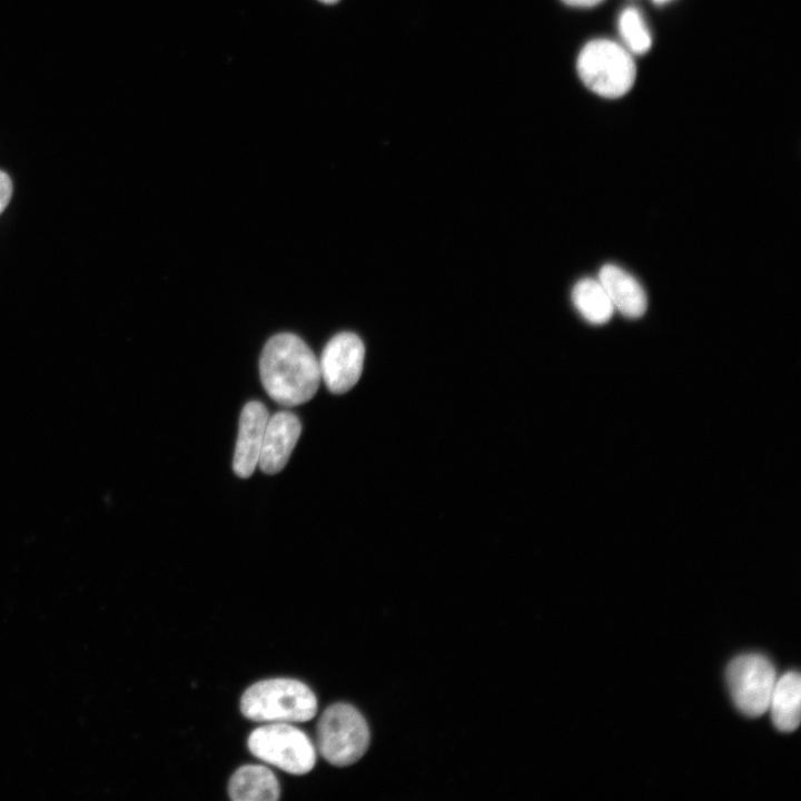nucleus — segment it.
Masks as SVG:
<instances>
[{
  "label": "nucleus",
  "mask_w": 801,
  "mask_h": 801,
  "mask_svg": "<svg viewBox=\"0 0 801 801\" xmlns=\"http://www.w3.org/2000/svg\"><path fill=\"white\" fill-rule=\"evenodd\" d=\"M259 373L269 397L287 407L312 399L322 379L317 357L291 333H279L267 340L260 354Z\"/></svg>",
  "instance_id": "obj_1"
},
{
  "label": "nucleus",
  "mask_w": 801,
  "mask_h": 801,
  "mask_svg": "<svg viewBox=\"0 0 801 801\" xmlns=\"http://www.w3.org/2000/svg\"><path fill=\"white\" fill-rule=\"evenodd\" d=\"M241 713L257 722H306L317 712V699L303 682L268 679L249 686L240 700Z\"/></svg>",
  "instance_id": "obj_2"
},
{
  "label": "nucleus",
  "mask_w": 801,
  "mask_h": 801,
  "mask_svg": "<svg viewBox=\"0 0 801 801\" xmlns=\"http://www.w3.org/2000/svg\"><path fill=\"white\" fill-rule=\"evenodd\" d=\"M576 66L583 83L605 98L625 95L636 76L635 63L629 51L609 39L587 42L578 55Z\"/></svg>",
  "instance_id": "obj_3"
},
{
  "label": "nucleus",
  "mask_w": 801,
  "mask_h": 801,
  "mask_svg": "<svg viewBox=\"0 0 801 801\" xmlns=\"http://www.w3.org/2000/svg\"><path fill=\"white\" fill-rule=\"evenodd\" d=\"M369 729L350 704L328 706L317 723V746L323 758L337 767L358 761L369 744Z\"/></svg>",
  "instance_id": "obj_4"
},
{
  "label": "nucleus",
  "mask_w": 801,
  "mask_h": 801,
  "mask_svg": "<svg viewBox=\"0 0 801 801\" xmlns=\"http://www.w3.org/2000/svg\"><path fill=\"white\" fill-rule=\"evenodd\" d=\"M248 748L258 759L291 774L309 772L316 761L309 738L289 723L271 722L255 729Z\"/></svg>",
  "instance_id": "obj_5"
},
{
  "label": "nucleus",
  "mask_w": 801,
  "mask_h": 801,
  "mask_svg": "<svg viewBox=\"0 0 801 801\" xmlns=\"http://www.w3.org/2000/svg\"><path fill=\"white\" fill-rule=\"evenodd\" d=\"M777 679L769 659L756 653L733 659L726 669L731 696L738 709L751 718L768 711Z\"/></svg>",
  "instance_id": "obj_6"
},
{
  "label": "nucleus",
  "mask_w": 801,
  "mask_h": 801,
  "mask_svg": "<svg viewBox=\"0 0 801 801\" xmlns=\"http://www.w3.org/2000/svg\"><path fill=\"white\" fill-rule=\"evenodd\" d=\"M364 358L365 347L356 334L342 332L332 337L318 359L329 392L343 394L353 388L362 375Z\"/></svg>",
  "instance_id": "obj_7"
},
{
  "label": "nucleus",
  "mask_w": 801,
  "mask_h": 801,
  "mask_svg": "<svg viewBox=\"0 0 801 801\" xmlns=\"http://www.w3.org/2000/svg\"><path fill=\"white\" fill-rule=\"evenodd\" d=\"M301 433L296 415L281 411L269 416L266 424L258 466L265 474L280 472L291 455Z\"/></svg>",
  "instance_id": "obj_8"
},
{
  "label": "nucleus",
  "mask_w": 801,
  "mask_h": 801,
  "mask_svg": "<svg viewBox=\"0 0 801 801\" xmlns=\"http://www.w3.org/2000/svg\"><path fill=\"white\" fill-rule=\"evenodd\" d=\"M268 418L266 406L258 400L248 402L241 411L233 459L234 472L241 478L251 476L258 466Z\"/></svg>",
  "instance_id": "obj_9"
},
{
  "label": "nucleus",
  "mask_w": 801,
  "mask_h": 801,
  "mask_svg": "<svg viewBox=\"0 0 801 801\" xmlns=\"http://www.w3.org/2000/svg\"><path fill=\"white\" fill-rule=\"evenodd\" d=\"M597 279L615 310L627 318H639L645 313V291L631 274L616 265L606 264L600 269Z\"/></svg>",
  "instance_id": "obj_10"
},
{
  "label": "nucleus",
  "mask_w": 801,
  "mask_h": 801,
  "mask_svg": "<svg viewBox=\"0 0 801 801\" xmlns=\"http://www.w3.org/2000/svg\"><path fill=\"white\" fill-rule=\"evenodd\" d=\"M228 793L235 801H275L279 798L280 789L268 768L247 764L230 778Z\"/></svg>",
  "instance_id": "obj_11"
},
{
  "label": "nucleus",
  "mask_w": 801,
  "mask_h": 801,
  "mask_svg": "<svg viewBox=\"0 0 801 801\" xmlns=\"http://www.w3.org/2000/svg\"><path fill=\"white\" fill-rule=\"evenodd\" d=\"M801 679L794 671L777 679L768 711L779 731L792 732L800 724Z\"/></svg>",
  "instance_id": "obj_12"
},
{
  "label": "nucleus",
  "mask_w": 801,
  "mask_h": 801,
  "mask_svg": "<svg viewBox=\"0 0 801 801\" xmlns=\"http://www.w3.org/2000/svg\"><path fill=\"white\" fill-rule=\"evenodd\" d=\"M572 300L582 315L591 324L602 325L611 319L615 309L600 280L583 278L572 290Z\"/></svg>",
  "instance_id": "obj_13"
},
{
  "label": "nucleus",
  "mask_w": 801,
  "mask_h": 801,
  "mask_svg": "<svg viewBox=\"0 0 801 801\" xmlns=\"http://www.w3.org/2000/svg\"><path fill=\"white\" fill-rule=\"evenodd\" d=\"M620 33L631 51L645 53L651 47V34L635 8L625 9L619 19Z\"/></svg>",
  "instance_id": "obj_14"
},
{
  "label": "nucleus",
  "mask_w": 801,
  "mask_h": 801,
  "mask_svg": "<svg viewBox=\"0 0 801 801\" xmlns=\"http://www.w3.org/2000/svg\"><path fill=\"white\" fill-rule=\"evenodd\" d=\"M12 181L9 175L0 170V215L7 208L12 196Z\"/></svg>",
  "instance_id": "obj_15"
},
{
  "label": "nucleus",
  "mask_w": 801,
  "mask_h": 801,
  "mask_svg": "<svg viewBox=\"0 0 801 801\" xmlns=\"http://www.w3.org/2000/svg\"><path fill=\"white\" fill-rule=\"evenodd\" d=\"M564 3L572 7H593L602 2L603 0H562Z\"/></svg>",
  "instance_id": "obj_16"
},
{
  "label": "nucleus",
  "mask_w": 801,
  "mask_h": 801,
  "mask_svg": "<svg viewBox=\"0 0 801 801\" xmlns=\"http://www.w3.org/2000/svg\"><path fill=\"white\" fill-rule=\"evenodd\" d=\"M319 1L327 3V4H333V3L338 2L339 0H319Z\"/></svg>",
  "instance_id": "obj_17"
},
{
  "label": "nucleus",
  "mask_w": 801,
  "mask_h": 801,
  "mask_svg": "<svg viewBox=\"0 0 801 801\" xmlns=\"http://www.w3.org/2000/svg\"><path fill=\"white\" fill-rule=\"evenodd\" d=\"M653 1L656 2V3H662V2H665V1H668V0H653Z\"/></svg>",
  "instance_id": "obj_18"
}]
</instances>
